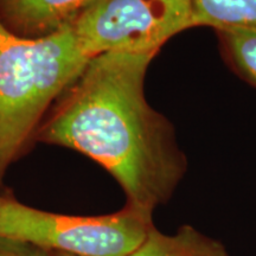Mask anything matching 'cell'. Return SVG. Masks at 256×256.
<instances>
[{
    "label": "cell",
    "mask_w": 256,
    "mask_h": 256,
    "mask_svg": "<svg viewBox=\"0 0 256 256\" xmlns=\"http://www.w3.org/2000/svg\"><path fill=\"white\" fill-rule=\"evenodd\" d=\"M156 55L92 57L34 136L89 156L119 183L127 206L151 215L172 197L188 168L172 124L146 100V74Z\"/></svg>",
    "instance_id": "cell-1"
},
{
    "label": "cell",
    "mask_w": 256,
    "mask_h": 256,
    "mask_svg": "<svg viewBox=\"0 0 256 256\" xmlns=\"http://www.w3.org/2000/svg\"><path fill=\"white\" fill-rule=\"evenodd\" d=\"M90 58L70 26L28 38L0 22V186L10 166L34 142L48 112Z\"/></svg>",
    "instance_id": "cell-2"
},
{
    "label": "cell",
    "mask_w": 256,
    "mask_h": 256,
    "mask_svg": "<svg viewBox=\"0 0 256 256\" xmlns=\"http://www.w3.org/2000/svg\"><path fill=\"white\" fill-rule=\"evenodd\" d=\"M0 256H49V250L23 240L0 235Z\"/></svg>",
    "instance_id": "cell-9"
},
{
    "label": "cell",
    "mask_w": 256,
    "mask_h": 256,
    "mask_svg": "<svg viewBox=\"0 0 256 256\" xmlns=\"http://www.w3.org/2000/svg\"><path fill=\"white\" fill-rule=\"evenodd\" d=\"M89 57L153 52L194 28L190 0H94L69 25Z\"/></svg>",
    "instance_id": "cell-4"
},
{
    "label": "cell",
    "mask_w": 256,
    "mask_h": 256,
    "mask_svg": "<svg viewBox=\"0 0 256 256\" xmlns=\"http://www.w3.org/2000/svg\"><path fill=\"white\" fill-rule=\"evenodd\" d=\"M49 256H75V255L68 254V252H57V250H49Z\"/></svg>",
    "instance_id": "cell-10"
},
{
    "label": "cell",
    "mask_w": 256,
    "mask_h": 256,
    "mask_svg": "<svg viewBox=\"0 0 256 256\" xmlns=\"http://www.w3.org/2000/svg\"><path fill=\"white\" fill-rule=\"evenodd\" d=\"M194 26L256 28V0H190Z\"/></svg>",
    "instance_id": "cell-7"
},
{
    "label": "cell",
    "mask_w": 256,
    "mask_h": 256,
    "mask_svg": "<svg viewBox=\"0 0 256 256\" xmlns=\"http://www.w3.org/2000/svg\"><path fill=\"white\" fill-rule=\"evenodd\" d=\"M130 256H229L216 240L198 232L191 226H183L174 235H165L156 228Z\"/></svg>",
    "instance_id": "cell-6"
},
{
    "label": "cell",
    "mask_w": 256,
    "mask_h": 256,
    "mask_svg": "<svg viewBox=\"0 0 256 256\" xmlns=\"http://www.w3.org/2000/svg\"><path fill=\"white\" fill-rule=\"evenodd\" d=\"M217 34L234 69L256 87V28H229Z\"/></svg>",
    "instance_id": "cell-8"
},
{
    "label": "cell",
    "mask_w": 256,
    "mask_h": 256,
    "mask_svg": "<svg viewBox=\"0 0 256 256\" xmlns=\"http://www.w3.org/2000/svg\"><path fill=\"white\" fill-rule=\"evenodd\" d=\"M4 198L5 196H0V214H2V203H4Z\"/></svg>",
    "instance_id": "cell-11"
},
{
    "label": "cell",
    "mask_w": 256,
    "mask_h": 256,
    "mask_svg": "<svg viewBox=\"0 0 256 256\" xmlns=\"http://www.w3.org/2000/svg\"><path fill=\"white\" fill-rule=\"evenodd\" d=\"M152 216L127 204L108 215H62L5 196L0 235L75 256H130L154 228Z\"/></svg>",
    "instance_id": "cell-3"
},
{
    "label": "cell",
    "mask_w": 256,
    "mask_h": 256,
    "mask_svg": "<svg viewBox=\"0 0 256 256\" xmlns=\"http://www.w3.org/2000/svg\"><path fill=\"white\" fill-rule=\"evenodd\" d=\"M94 0H0V22L22 37L49 36L69 26Z\"/></svg>",
    "instance_id": "cell-5"
}]
</instances>
